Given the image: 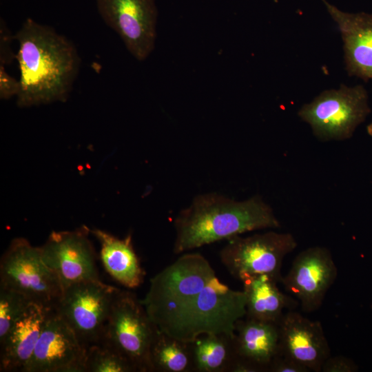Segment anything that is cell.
<instances>
[{
	"label": "cell",
	"instance_id": "obj_1",
	"mask_svg": "<svg viewBox=\"0 0 372 372\" xmlns=\"http://www.w3.org/2000/svg\"><path fill=\"white\" fill-rule=\"evenodd\" d=\"M141 302L161 331L185 342L210 333L234 338L246 315L243 291L222 282L198 253L182 254L151 278Z\"/></svg>",
	"mask_w": 372,
	"mask_h": 372
},
{
	"label": "cell",
	"instance_id": "obj_2",
	"mask_svg": "<svg viewBox=\"0 0 372 372\" xmlns=\"http://www.w3.org/2000/svg\"><path fill=\"white\" fill-rule=\"evenodd\" d=\"M13 37L19 43L15 58L20 71L17 105L65 101L80 65L74 44L53 28L31 18L25 20Z\"/></svg>",
	"mask_w": 372,
	"mask_h": 372
},
{
	"label": "cell",
	"instance_id": "obj_3",
	"mask_svg": "<svg viewBox=\"0 0 372 372\" xmlns=\"http://www.w3.org/2000/svg\"><path fill=\"white\" fill-rule=\"evenodd\" d=\"M176 254L244 233L280 226L260 196L238 201L216 192L196 196L174 219Z\"/></svg>",
	"mask_w": 372,
	"mask_h": 372
},
{
	"label": "cell",
	"instance_id": "obj_4",
	"mask_svg": "<svg viewBox=\"0 0 372 372\" xmlns=\"http://www.w3.org/2000/svg\"><path fill=\"white\" fill-rule=\"evenodd\" d=\"M367 91L362 85L322 92L298 112L313 135L322 141L350 138L370 114Z\"/></svg>",
	"mask_w": 372,
	"mask_h": 372
},
{
	"label": "cell",
	"instance_id": "obj_5",
	"mask_svg": "<svg viewBox=\"0 0 372 372\" xmlns=\"http://www.w3.org/2000/svg\"><path fill=\"white\" fill-rule=\"evenodd\" d=\"M158 330L141 300L131 291L119 289L101 342L120 352L136 372H152L149 351Z\"/></svg>",
	"mask_w": 372,
	"mask_h": 372
},
{
	"label": "cell",
	"instance_id": "obj_6",
	"mask_svg": "<svg viewBox=\"0 0 372 372\" xmlns=\"http://www.w3.org/2000/svg\"><path fill=\"white\" fill-rule=\"evenodd\" d=\"M0 286L50 309L56 306L63 292L58 277L44 262L40 247L24 238L13 239L3 254Z\"/></svg>",
	"mask_w": 372,
	"mask_h": 372
},
{
	"label": "cell",
	"instance_id": "obj_7",
	"mask_svg": "<svg viewBox=\"0 0 372 372\" xmlns=\"http://www.w3.org/2000/svg\"><path fill=\"white\" fill-rule=\"evenodd\" d=\"M297 245L289 233L269 231L246 237L239 235L227 240L219 256L228 272L241 282L267 275L280 282L283 260Z\"/></svg>",
	"mask_w": 372,
	"mask_h": 372
},
{
	"label": "cell",
	"instance_id": "obj_8",
	"mask_svg": "<svg viewBox=\"0 0 372 372\" xmlns=\"http://www.w3.org/2000/svg\"><path fill=\"white\" fill-rule=\"evenodd\" d=\"M118 289L101 280L73 284L63 289L54 309L87 347L101 342Z\"/></svg>",
	"mask_w": 372,
	"mask_h": 372
},
{
	"label": "cell",
	"instance_id": "obj_9",
	"mask_svg": "<svg viewBox=\"0 0 372 372\" xmlns=\"http://www.w3.org/2000/svg\"><path fill=\"white\" fill-rule=\"evenodd\" d=\"M102 19L121 38L130 53L145 60L154 48L158 10L155 0H96Z\"/></svg>",
	"mask_w": 372,
	"mask_h": 372
},
{
	"label": "cell",
	"instance_id": "obj_10",
	"mask_svg": "<svg viewBox=\"0 0 372 372\" xmlns=\"http://www.w3.org/2000/svg\"><path fill=\"white\" fill-rule=\"evenodd\" d=\"M90 229L52 231L40 247L42 258L60 280L63 289L73 284L100 280Z\"/></svg>",
	"mask_w": 372,
	"mask_h": 372
},
{
	"label": "cell",
	"instance_id": "obj_11",
	"mask_svg": "<svg viewBox=\"0 0 372 372\" xmlns=\"http://www.w3.org/2000/svg\"><path fill=\"white\" fill-rule=\"evenodd\" d=\"M86 348L56 310L51 309L22 372H85Z\"/></svg>",
	"mask_w": 372,
	"mask_h": 372
},
{
	"label": "cell",
	"instance_id": "obj_12",
	"mask_svg": "<svg viewBox=\"0 0 372 372\" xmlns=\"http://www.w3.org/2000/svg\"><path fill=\"white\" fill-rule=\"evenodd\" d=\"M338 269L331 251L314 246L300 251L281 282L285 290L296 298L303 311L318 310L334 283Z\"/></svg>",
	"mask_w": 372,
	"mask_h": 372
},
{
	"label": "cell",
	"instance_id": "obj_13",
	"mask_svg": "<svg viewBox=\"0 0 372 372\" xmlns=\"http://www.w3.org/2000/svg\"><path fill=\"white\" fill-rule=\"evenodd\" d=\"M279 353L307 369L320 372L330 348L320 322L289 310L278 324Z\"/></svg>",
	"mask_w": 372,
	"mask_h": 372
},
{
	"label": "cell",
	"instance_id": "obj_14",
	"mask_svg": "<svg viewBox=\"0 0 372 372\" xmlns=\"http://www.w3.org/2000/svg\"><path fill=\"white\" fill-rule=\"evenodd\" d=\"M321 1L341 34L348 74L372 79V14L344 12Z\"/></svg>",
	"mask_w": 372,
	"mask_h": 372
},
{
	"label": "cell",
	"instance_id": "obj_15",
	"mask_svg": "<svg viewBox=\"0 0 372 372\" xmlns=\"http://www.w3.org/2000/svg\"><path fill=\"white\" fill-rule=\"evenodd\" d=\"M51 309L31 303L0 343V371L22 372L34 352Z\"/></svg>",
	"mask_w": 372,
	"mask_h": 372
},
{
	"label": "cell",
	"instance_id": "obj_16",
	"mask_svg": "<svg viewBox=\"0 0 372 372\" xmlns=\"http://www.w3.org/2000/svg\"><path fill=\"white\" fill-rule=\"evenodd\" d=\"M90 231L99 242L100 258L109 275L127 288L139 287L145 273L133 247L131 234L121 239L99 229Z\"/></svg>",
	"mask_w": 372,
	"mask_h": 372
},
{
	"label": "cell",
	"instance_id": "obj_17",
	"mask_svg": "<svg viewBox=\"0 0 372 372\" xmlns=\"http://www.w3.org/2000/svg\"><path fill=\"white\" fill-rule=\"evenodd\" d=\"M278 324L246 318L238 320L234 338L238 358L249 361L268 371L280 351Z\"/></svg>",
	"mask_w": 372,
	"mask_h": 372
},
{
	"label": "cell",
	"instance_id": "obj_18",
	"mask_svg": "<svg viewBox=\"0 0 372 372\" xmlns=\"http://www.w3.org/2000/svg\"><path fill=\"white\" fill-rule=\"evenodd\" d=\"M242 282L247 318L278 324L285 309L293 310L298 305V302L279 289V282L269 276H253Z\"/></svg>",
	"mask_w": 372,
	"mask_h": 372
},
{
	"label": "cell",
	"instance_id": "obj_19",
	"mask_svg": "<svg viewBox=\"0 0 372 372\" xmlns=\"http://www.w3.org/2000/svg\"><path fill=\"white\" fill-rule=\"evenodd\" d=\"M234 338L224 333L197 337L192 342L194 371L229 372L237 358Z\"/></svg>",
	"mask_w": 372,
	"mask_h": 372
},
{
	"label": "cell",
	"instance_id": "obj_20",
	"mask_svg": "<svg viewBox=\"0 0 372 372\" xmlns=\"http://www.w3.org/2000/svg\"><path fill=\"white\" fill-rule=\"evenodd\" d=\"M152 372H193L192 342H185L158 330L149 351Z\"/></svg>",
	"mask_w": 372,
	"mask_h": 372
},
{
	"label": "cell",
	"instance_id": "obj_21",
	"mask_svg": "<svg viewBox=\"0 0 372 372\" xmlns=\"http://www.w3.org/2000/svg\"><path fill=\"white\" fill-rule=\"evenodd\" d=\"M84 370L85 372H136L120 352L103 342L87 347Z\"/></svg>",
	"mask_w": 372,
	"mask_h": 372
},
{
	"label": "cell",
	"instance_id": "obj_22",
	"mask_svg": "<svg viewBox=\"0 0 372 372\" xmlns=\"http://www.w3.org/2000/svg\"><path fill=\"white\" fill-rule=\"evenodd\" d=\"M31 303L23 295L0 286V343Z\"/></svg>",
	"mask_w": 372,
	"mask_h": 372
},
{
	"label": "cell",
	"instance_id": "obj_23",
	"mask_svg": "<svg viewBox=\"0 0 372 372\" xmlns=\"http://www.w3.org/2000/svg\"><path fill=\"white\" fill-rule=\"evenodd\" d=\"M0 65L10 63L16 55L11 50V41L14 39L3 19L0 21Z\"/></svg>",
	"mask_w": 372,
	"mask_h": 372
},
{
	"label": "cell",
	"instance_id": "obj_24",
	"mask_svg": "<svg viewBox=\"0 0 372 372\" xmlns=\"http://www.w3.org/2000/svg\"><path fill=\"white\" fill-rule=\"evenodd\" d=\"M358 370L356 364L344 355L329 356L324 362L322 372H354Z\"/></svg>",
	"mask_w": 372,
	"mask_h": 372
},
{
	"label": "cell",
	"instance_id": "obj_25",
	"mask_svg": "<svg viewBox=\"0 0 372 372\" xmlns=\"http://www.w3.org/2000/svg\"><path fill=\"white\" fill-rule=\"evenodd\" d=\"M268 371L271 372H309L305 367L287 358L280 353L271 362Z\"/></svg>",
	"mask_w": 372,
	"mask_h": 372
},
{
	"label": "cell",
	"instance_id": "obj_26",
	"mask_svg": "<svg viewBox=\"0 0 372 372\" xmlns=\"http://www.w3.org/2000/svg\"><path fill=\"white\" fill-rule=\"evenodd\" d=\"M19 87V81L6 72L4 65H0V98L8 99L17 96Z\"/></svg>",
	"mask_w": 372,
	"mask_h": 372
},
{
	"label": "cell",
	"instance_id": "obj_27",
	"mask_svg": "<svg viewBox=\"0 0 372 372\" xmlns=\"http://www.w3.org/2000/svg\"><path fill=\"white\" fill-rule=\"evenodd\" d=\"M263 370L258 365L246 360L236 358L229 372H260Z\"/></svg>",
	"mask_w": 372,
	"mask_h": 372
},
{
	"label": "cell",
	"instance_id": "obj_28",
	"mask_svg": "<svg viewBox=\"0 0 372 372\" xmlns=\"http://www.w3.org/2000/svg\"><path fill=\"white\" fill-rule=\"evenodd\" d=\"M367 133L372 136V122L366 127Z\"/></svg>",
	"mask_w": 372,
	"mask_h": 372
}]
</instances>
